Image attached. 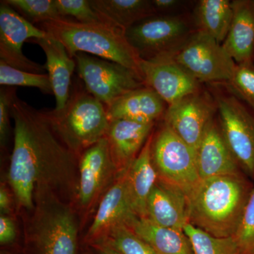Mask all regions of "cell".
I'll return each mask as SVG.
<instances>
[{
	"mask_svg": "<svg viewBox=\"0 0 254 254\" xmlns=\"http://www.w3.org/2000/svg\"><path fill=\"white\" fill-rule=\"evenodd\" d=\"M11 114L14 147L8 179L19 204L31 209L38 195H55L53 190L68 185L76 155L62 141L46 112L35 109L16 94Z\"/></svg>",
	"mask_w": 254,
	"mask_h": 254,
	"instance_id": "1",
	"label": "cell"
},
{
	"mask_svg": "<svg viewBox=\"0 0 254 254\" xmlns=\"http://www.w3.org/2000/svg\"><path fill=\"white\" fill-rule=\"evenodd\" d=\"M249 195L239 175L200 180L188 197L189 223L212 236L233 237Z\"/></svg>",
	"mask_w": 254,
	"mask_h": 254,
	"instance_id": "2",
	"label": "cell"
},
{
	"mask_svg": "<svg viewBox=\"0 0 254 254\" xmlns=\"http://www.w3.org/2000/svg\"><path fill=\"white\" fill-rule=\"evenodd\" d=\"M38 25L49 36L63 43L71 58L80 53L95 55L123 65L143 78L141 58L123 30L108 23H81L66 18Z\"/></svg>",
	"mask_w": 254,
	"mask_h": 254,
	"instance_id": "3",
	"label": "cell"
},
{
	"mask_svg": "<svg viewBox=\"0 0 254 254\" xmlns=\"http://www.w3.org/2000/svg\"><path fill=\"white\" fill-rule=\"evenodd\" d=\"M45 112L62 141L76 155L106 136L109 128L106 106L76 83L63 110Z\"/></svg>",
	"mask_w": 254,
	"mask_h": 254,
	"instance_id": "4",
	"label": "cell"
},
{
	"mask_svg": "<svg viewBox=\"0 0 254 254\" xmlns=\"http://www.w3.org/2000/svg\"><path fill=\"white\" fill-rule=\"evenodd\" d=\"M28 233L31 254H76L78 227L71 208L53 194L36 197Z\"/></svg>",
	"mask_w": 254,
	"mask_h": 254,
	"instance_id": "5",
	"label": "cell"
},
{
	"mask_svg": "<svg viewBox=\"0 0 254 254\" xmlns=\"http://www.w3.org/2000/svg\"><path fill=\"white\" fill-rule=\"evenodd\" d=\"M197 31L193 15L150 16L133 25L126 36L141 60L173 57Z\"/></svg>",
	"mask_w": 254,
	"mask_h": 254,
	"instance_id": "6",
	"label": "cell"
},
{
	"mask_svg": "<svg viewBox=\"0 0 254 254\" xmlns=\"http://www.w3.org/2000/svg\"><path fill=\"white\" fill-rule=\"evenodd\" d=\"M151 158L158 178L176 187L188 198L200 181L196 152L164 123L153 136Z\"/></svg>",
	"mask_w": 254,
	"mask_h": 254,
	"instance_id": "7",
	"label": "cell"
},
{
	"mask_svg": "<svg viewBox=\"0 0 254 254\" xmlns=\"http://www.w3.org/2000/svg\"><path fill=\"white\" fill-rule=\"evenodd\" d=\"M73 58L86 91L106 107L128 92L145 86L136 73L118 63L82 53Z\"/></svg>",
	"mask_w": 254,
	"mask_h": 254,
	"instance_id": "8",
	"label": "cell"
},
{
	"mask_svg": "<svg viewBox=\"0 0 254 254\" xmlns=\"http://www.w3.org/2000/svg\"><path fill=\"white\" fill-rule=\"evenodd\" d=\"M213 86L222 136L238 165L254 177V116L242 100Z\"/></svg>",
	"mask_w": 254,
	"mask_h": 254,
	"instance_id": "9",
	"label": "cell"
},
{
	"mask_svg": "<svg viewBox=\"0 0 254 254\" xmlns=\"http://www.w3.org/2000/svg\"><path fill=\"white\" fill-rule=\"evenodd\" d=\"M173 58L199 83L211 85L230 81L237 65L221 44L198 31Z\"/></svg>",
	"mask_w": 254,
	"mask_h": 254,
	"instance_id": "10",
	"label": "cell"
},
{
	"mask_svg": "<svg viewBox=\"0 0 254 254\" xmlns=\"http://www.w3.org/2000/svg\"><path fill=\"white\" fill-rule=\"evenodd\" d=\"M217 112L213 94L200 89L168 106L164 123L196 152L207 127Z\"/></svg>",
	"mask_w": 254,
	"mask_h": 254,
	"instance_id": "11",
	"label": "cell"
},
{
	"mask_svg": "<svg viewBox=\"0 0 254 254\" xmlns=\"http://www.w3.org/2000/svg\"><path fill=\"white\" fill-rule=\"evenodd\" d=\"M48 36L9 5L0 4V60L21 71L45 74L44 65L26 58L23 44L28 39H39Z\"/></svg>",
	"mask_w": 254,
	"mask_h": 254,
	"instance_id": "12",
	"label": "cell"
},
{
	"mask_svg": "<svg viewBox=\"0 0 254 254\" xmlns=\"http://www.w3.org/2000/svg\"><path fill=\"white\" fill-rule=\"evenodd\" d=\"M141 70L145 86L154 90L168 106L202 89L200 83L173 57L141 60Z\"/></svg>",
	"mask_w": 254,
	"mask_h": 254,
	"instance_id": "13",
	"label": "cell"
},
{
	"mask_svg": "<svg viewBox=\"0 0 254 254\" xmlns=\"http://www.w3.org/2000/svg\"><path fill=\"white\" fill-rule=\"evenodd\" d=\"M117 182L107 191L100 202L87 238L95 243L103 238L113 227L129 225L136 218L127 182V170L121 172Z\"/></svg>",
	"mask_w": 254,
	"mask_h": 254,
	"instance_id": "14",
	"label": "cell"
},
{
	"mask_svg": "<svg viewBox=\"0 0 254 254\" xmlns=\"http://www.w3.org/2000/svg\"><path fill=\"white\" fill-rule=\"evenodd\" d=\"M116 170L106 136L82 153L78 187V200L82 206L91 204Z\"/></svg>",
	"mask_w": 254,
	"mask_h": 254,
	"instance_id": "15",
	"label": "cell"
},
{
	"mask_svg": "<svg viewBox=\"0 0 254 254\" xmlns=\"http://www.w3.org/2000/svg\"><path fill=\"white\" fill-rule=\"evenodd\" d=\"M196 163L200 180L238 175V163L214 119L207 127L196 150Z\"/></svg>",
	"mask_w": 254,
	"mask_h": 254,
	"instance_id": "16",
	"label": "cell"
},
{
	"mask_svg": "<svg viewBox=\"0 0 254 254\" xmlns=\"http://www.w3.org/2000/svg\"><path fill=\"white\" fill-rule=\"evenodd\" d=\"M168 105L150 87L144 86L128 92L106 107L110 123L124 120L143 124H155L164 118Z\"/></svg>",
	"mask_w": 254,
	"mask_h": 254,
	"instance_id": "17",
	"label": "cell"
},
{
	"mask_svg": "<svg viewBox=\"0 0 254 254\" xmlns=\"http://www.w3.org/2000/svg\"><path fill=\"white\" fill-rule=\"evenodd\" d=\"M48 34V33H47ZM44 51L46 56L45 68L48 71L53 95L56 99L55 111H60L66 106L71 92L73 73L76 64L68 55L63 43L53 37L48 36L39 39H32Z\"/></svg>",
	"mask_w": 254,
	"mask_h": 254,
	"instance_id": "18",
	"label": "cell"
},
{
	"mask_svg": "<svg viewBox=\"0 0 254 254\" xmlns=\"http://www.w3.org/2000/svg\"><path fill=\"white\" fill-rule=\"evenodd\" d=\"M147 218L159 226L183 230L189 222L187 195L158 178L148 198Z\"/></svg>",
	"mask_w": 254,
	"mask_h": 254,
	"instance_id": "19",
	"label": "cell"
},
{
	"mask_svg": "<svg viewBox=\"0 0 254 254\" xmlns=\"http://www.w3.org/2000/svg\"><path fill=\"white\" fill-rule=\"evenodd\" d=\"M154 125L124 120L110 122L106 138L114 163L120 173L127 170L139 154Z\"/></svg>",
	"mask_w": 254,
	"mask_h": 254,
	"instance_id": "20",
	"label": "cell"
},
{
	"mask_svg": "<svg viewBox=\"0 0 254 254\" xmlns=\"http://www.w3.org/2000/svg\"><path fill=\"white\" fill-rule=\"evenodd\" d=\"M233 17L222 46L236 64L254 63V0L232 1Z\"/></svg>",
	"mask_w": 254,
	"mask_h": 254,
	"instance_id": "21",
	"label": "cell"
},
{
	"mask_svg": "<svg viewBox=\"0 0 254 254\" xmlns=\"http://www.w3.org/2000/svg\"><path fill=\"white\" fill-rule=\"evenodd\" d=\"M153 135H150L139 154L127 169V182L133 210L138 218H147V203L153 187L158 180L151 158V143Z\"/></svg>",
	"mask_w": 254,
	"mask_h": 254,
	"instance_id": "22",
	"label": "cell"
},
{
	"mask_svg": "<svg viewBox=\"0 0 254 254\" xmlns=\"http://www.w3.org/2000/svg\"><path fill=\"white\" fill-rule=\"evenodd\" d=\"M128 227L158 254H194L184 230L159 226L148 218L138 217Z\"/></svg>",
	"mask_w": 254,
	"mask_h": 254,
	"instance_id": "23",
	"label": "cell"
},
{
	"mask_svg": "<svg viewBox=\"0 0 254 254\" xmlns=\"http://www.w3.org/2000/svg\"><path fill=\"white\" fill-rule=\"evenodd\" d=\"M107 23L126 32L142 20L157 14L149 0H90Z\"/></svg>",
	"mask_w": 254,
	"mask_h": 254,
	"instance_id": "24",
	"label": "cell"
},
{
	"mask_svg": "<svg viewBox=\"0 0 254 254\" xmlns=\"http://www.w3.org/2000/svg\"><path fill=\"white\" fill-rule=\"evenodd\" d=\"M232 17V1L229 0H200L193 14L197 31L208 35L221 45L230 31Z\"/></svg>",
	"mask_w": 254,
	"mask_h": 254,
	"instance_id": "25",
	"label": "cell"
},
{
	"mask_svg": "<svg viewBox=\"0 0 254 254\" xmlns=\"http://www.w3.org/2000/svg\"><path fill=\"white\" fill-rule=\"evenodd\" d=\"M94 244L108 246L120 254H158L153 247L125 225L113 227Z\"/></svg>",
	"mask_w": 254,
	"mask_h": 254,
	"instance_id": "26",
	"label": "cell"
},
{
	"mask_svg": "<svg viewBox=\"0 0 254 254\" xmlns=\"http://www.w3.org/2000/svg\"><path fill=\"white\" fill-rule=\"evenodd\" d=\"M183 230L194 254H239L232 237L220 238L212 236L189 222Z\"/></svg>",
	"mask_w": 254,
	"mask_h": 254,
	"instance_id": "27",
	"label": "cell"
},
{
	"mask_svg": "<svg viewBox=\"0 0 254 254\" xmlns=\"http://www.w3.org/2000/svg\"><path fill=\"white\" fill-rule=\"evenodd\" d=\"M0 84L6 86L33 87L45 94H53L48 74L21 71L0 60Z\"/></svg>",
	"mask_w": 254,
	"mask_h": 254,
	"instance_id": "28",
	"label": "cell"
},
{
	"mask_svg": "<svg viewBox=\"0 0 254 254\" xmlns=\"http://www.w3.org/2000/svg\"><path fill=\"white\" fill-rule=\"evenodd\" d=\"M254 111V63L237 64L230 81L220 84Z\"/></svg>",
	"mask_w": 254,
	"mask_h": 254,
	"instance_id": "29",
	"label": "cell"
},
{
	"mask_svg": "<svg viewBox=\"0 0 254 254\" xmlns=\"http://www.w3.org/2000/svg\"><path fill=\"white\" fill-rule=\"evenodd\" d=\"M4 3L19 11L32 23H40L61 18L55 0H4Z\"/></svg>",
	"mask_w": 254,
	"mask_h": 254,
	"instance_id": "30",
	"label": "cell"
},
{
	"mask_svg": "<svg viewBox=\"0 0 254 254\" xmlns=\"http://www.w3.org/2000/svg\"><path fill=\"white\" fill-rule=\"evenodd\" d=\"M239 254H254V188L249 195L233 237Z\"/></svg>",
	"mask_w": 254,
	"mask_h": 254,
	"instance_id": "31",
	"label": "cell"
},
{
	"mask_svg": "<svg viewBox=\"0 0 254 254\" xmlns=\"http://www.w3.org/2000/svg\"><path fill=\"white\" fill-rule=\"evenodd\" d=\"M55 2L62 18L72 17L81 23H108L93 9L90 0H55Z\"/></svg>",
	"mask_w": 254,
	"mask_h": 254,
	"instance_id": "32",
	"label": "cell"
},
{
	"mask_svg": "<svg viewBox=\"0 0 254 254\" xmlns=\"http://www.w3.org/2000/svg\"><path fill=\"white\" fill-rule=\"evenodd\" d=\"M16 95V90L11 88H1L0 91V141L4 146L10 135L11 108Z\"/></svg>",
	"mask_w": 254,
	"mask_h": 254,
	"instance_id": "33",
	"label": "cell"
},
{
	"mask_svg": "<svg viewBox=\"0 0 254 254\" xmlns=\"http://www.w3.org/2000/svg\"><path fill=\"white\" fill-rule=\"evenodd\" d=\"M16 236V226L14 221L6 215L0 217V243L8 245L14 242Z\"/></svg>",
	"mask_w": 254,
	"mask_h": 254,
	"instance_id": "34",
	"label": "cell"
},
{
	"mask_svg": "<svg viewBox=\"0 0 254 254\" xmlns=\"http://www.w3.org/2000/svg\"><path fill=\"white\" fill-rule=\"evenodd\" d=\"M178 0H151L152 4L157 14L158 13L168 12L173 11L182 4Z\"/></svg>",
	"mask_w": 254,
	"mask_h": 254,
	"instance_id": "35",
	"label": "cell"
},
{
	"mask_svg": "<svg viewBox=\"0 0 254 254\" xmlns=\"http://www.w3.org/2000/svg\"><path fill=\"white\" fill-rule=\"evenodd\" d=\"M0 209L2 213L7 214L11 209V199L7 190L4 187L0 190Z\"/></svg>",
	"mask_w": 254,
	"mask_h": 254,
	"instance_id": "36",
	"label": "cell"
},
{
	"mask_svg": "<svg viewBox=\"0 0 254 254\" xmlns=\"http://www.w3.org/2000/svg\"><path fill=\"white\" fill-rule=\"evenodd\" d=\"M93 247L99 254H120L117 251L112 249L111 247L103 245V244H94Z\"/></svg>",
	"mask_w": 254,
	"mask_h": 254,
	"instance_id": "37",
	"label": "cell"
},
{
	"mask_svg": "<svg viewBox=\"0 0 254 254\" xmlns=\"http://www.w3.org/2000/svg\"><path fill=\"white\" fill-rule=\"evenodd\" d=\"M1 254H11L5 253V252H1Z\"/></svg>",
	"mask_w": 254,
	"mask_h": 254,
	"instance_id": "38",
	"label": "cell"
},
{
	"mask_svg": "<svg viewBox=\"0 0 254 254\" xmlns=\"http://www.w3.org/2000/svg\"></svg>",
	"mask_w": 254,
	"mask_h": 254,
	"instance_id": "39",
	"label": "cell"
}]
</instances>
